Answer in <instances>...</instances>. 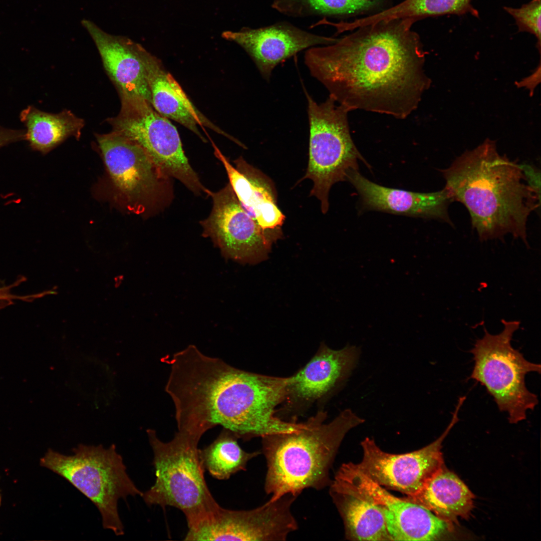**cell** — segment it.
Returning a JSON list of instances; mask_svg holds the SVG:
<instances>
[{
  "label": "cell",
  "mask_w": 541,
  "mask_h": 541,
  "mask_svg": "<svg viewBox=\"0 0 541 541\" xmlns=\"http://www.w3.org/2000/svg\"><path fill=\"white\" fill-rule=\"evenodd\" d=\"M412 18L358 28L333 44L308 49L305 64L334 100L404 119L417 109L431 80Z\"/></svg>",
  "instance_id": "obj_1"
},
{
  "label": "cell",
  "mask_w": 541,
  "mask_h": 541,
  "mask_svg": "<svg viewBox=\"0 0 541 541\" xmlns=\"http://www.w3.org/2000/svg\"><path fill=\"white\" fill-rule=\"evenodd\" d=\"M164 361L170 366L165 390L174 403L178 430L201 437L221 425L245 440L265 419L270 396L261 374L207 356L194 345Z\"/></svg>",
  "instance_id": "obj_2"
},
{
  "label": "cell",
  "mask_w": 541,
  "mask_h": 541,
  "mask_svg": "<svg viewBox=\"0 0 541 541\" xmlns=\"http://www.w3.org/2000/svg\"><path fill=\"white\" fill-rule=\"evenodd\" d=\"M445 187L467 209L480 241L509 234L528 247L526 225L540 197L527 185L518 164L501 155L495 142L485 140L440 170Z\"/></svg>",
  "instance_id": "obj_3"
},
{
  "label": "cell",
  "mask_w": 541,
  "mask_h": 541,
  "mask_svg": "<svg viewBox=\"0 0 541 541\" xmlns=\"http://www.w3.org/2000/svg\"><path fill=\"white\" fill-rule=\"evenodd\" d=\"M327 413L320 411L299 429L262 437L267 470L264 489L274 501L291 494L298 497L305 489L321 490L329 486L330 471L347 433L365 420L350 409L325 423Z\"/></svg>",
  "instance_id": "obj_4"
},
{
  "label": "cell",
  "mask_w": 541,
  "mask_h": 541,
  "mask_svg": "<svg viewBox=\"0 0 541 541\" xmlns=\"http://www.w3.org/2000/svg\"><path fill=\"white\" fill-rule=\"evenodd\" d=\"M147 432L153 452L156 479L142 497L148 505L180 509L190 527L219 506L204 478L198 448L201 437L178 430L171 440L164 442L154 430Z\"/></svg>",
  "instance_id": "obj_5"
},
{
  "label": "cell",
  "mask_w": 541,
  "mask_h": 541,
  "mask_svg": "<svg viewBox=\"0 0 541 541\" xmlns=\"http://www.w3.org/2000/svg\"><path fill=\"white\" fill-rule=\"evenodd\" d=\"M72 451L67 455L49 449L40 464L68 480L95 504L104 528L116 535L124 534L118 501L129 495L142 496L143 492L127 473L121 455L114 444L107 448L80 444Z\"/></svg>",
  "instance_id": "obj_6"
},
{
  "label": "cell",
  "mask_w": 541,
  "mask_h": 541,
  "mask_svg": "<svg viewBox=\"0 0 541 541\" xmlns=\"http://www.w3.org/2000/svg\"><path fill=\"white\" fill-rule=\"evenodd\" d=\"M502 331L495 335L484 328L470 353L474 366L469 379L480 383L493 397L500 411L507 414L510 423L526 418L528 410L538 404L537 395L526 386L525 378L530 372L540 373V365L527 360L511 342L519 328L518 321L501 320Z\"/></svg>",
  "instance_id": "obj_7"
},
{
  "label": "cell",
  "mask_w": 541,
  "mask_h": 541,
  "mask_svg": "<svg viewBox=\"0 0 541 541\" xmlns=\"http://www.w3.org/2000/svg\"><path fill=\"white\" fill-rule=\"evenodd\" d=\"M305 92L310 126L309 155L306 173L301 180L313 181L311 195L320 201L325 214L329 209L332 186L347 180L351 172L358 170V160L368 164L351 138L349 111L341 105H337L330 96L318 104L306 90Z\"/></svg>",
  "instance_id": "obj_8"
},
{
  "label": "cell",
  "mask_w": 541,
  "mask_h": 541,
  "mask_svg": "<svg viewBox=\"0 0 541 541\" xmlns=\"http://www.w3.org/2000/svg\"><path fill=\"white\" fill-rule=\"evenodd\" d=\"M118 114L106 120L112 131L140 146L166 176L177 179L195 195L207 193L183 150L176 127L139 97L120 96Z\"/></svg>",
  "instance_id": "obj_9"
},
{
  "label": "cell",
  "mask_w": 541,
  "mask_h": 541,
  "mask_svg": "<svg viewBox=\"0 0 541 541\" xmlns=\"http://www.w3.org/2000/svg\"><path fill=\"white\" fill-rule=\"evenodd\" d=\"M297 497L291 494L249 510L216 509L188 528L187 540H285L298 528L291 507Z\"/></svg>",
  "instance_id": "obj_10"
},
{
  "label": "cell",
  "mask_w": 541,
  "mask_h": 541,
  "mask_svg": "<svg viewBox=\"0 0 541 541\" xmlns=\"http://www.w3.org/2000/svg\"><path fill=\"white\" fill-rule=\"evenodd\" d=\"M333 480L379 508L391 540H439L452 531V524L422 506L391 494L363 473L356 464H342Z\"/></svg>",
  "instance_id": "obj_11"
},
{
  "label": "cell",
  "mask_w": 541,
  "mask_h": 541,
  "mask_svg": "<svg viewBox=\"0 0 541 541\" xmlns=\"http://www.w3.org/2000/svg\"><path fill=\"white\" fill-rule=\"evenodd\" d=\"M207 195L212 207L200 221L202 235L210 238L225 258L248 263L265 259L281 233L264 231L242 207L229 183L216 192L208 189Z\"/></svg>",
  "instance_id": "obj_12"
},
{
  "label": "cell",
  "mask_w": 541,
  "mask_h": 541,
  "mask_svg": "<svg viewBox=\"0 0 541 541\" xmlns=\"http://www.w3.org/2000/svg\"><path fill=\"white\" fill-rule=\"evenodd\" d=\"M96 138L112 180L132 209L141 212L162 202L169 178L140 146L114 131Z\"/></svg>",
  "instance_id": "obj_13"
},
{
  "label": "cell",
  "mask_w": 541,
  "mask_h": 541,
  "mask_svg": "<svg viewBox=\"0 0 541 541\" xmlns=\"http://www.w3.org/2000/svg\"><path fill=\"white\" fill-rule=\"evenodd\" d=\"M463 402L459 400L445 430L436 440L414 451L391 454L383 451L374 440L368 437L361 445L363 456L357 466L375 483L387 489L398 491L406 496L417 494L427 480L443 464L442 443L459 421Z\"/></svg>",
  "instance_id": "obj_14"
},
{
  "label": "cell",
  "mask_w": 541,
  "mask_h": 541,
  "mask_svg": "<svg viewBox=\"0 0 541 541\" xmlns=\"http://www.w3.org/2000/svg\"><path fill=\"white\" fill-rule=\"evenodd\" d=\"M360 355V350L355 346L334 350L321 345L303 368L289 377L283 402L286 409L304 410L328 397L349 377Z\"/></svg>",
  "instance_id": "obj_15"
},
{
  "label": "cell",
  "mask_w": 541,
  "mask_h": 541,
  "mask_svg": "<svg viewBox=\"0 0 541 541\" xmlns=\"http://www.w3.org/2000/svg\"><path fill=\"white\" fill-rule=\"evenodd\" d=\"M222 36L244 50L267 81L274 68L289 58L305 49L330 45L338 39L308 32L286 22L225 32Z\"/></svg>",
  "instance_id": "obj_16"
},
{
  "label": "cell",
  "mask_w": 541,
  "mask_h": 541,
  "mask_svg": "<svg viewBox=\"0 0 541 541\" xmlns=\"http://www.w3.org/2000/svg\"><path fill=\"white\" fill-rule=\"evenodd\" d=\"M81 23L93 40L119 96L139 97L151 103L144 64L146 50L127 37L106 33L90 20L84 19Z\"/></svg>",
  "instance_id": "obj_17"
},
{
  "label": "cell",
  "mask_w": 541,
  "mask_h": 541,
  "mask_svg": "<svg viewBox=\"0 0 541 541\" xmlns=\"http://www.w3.org/2000/svg\"><path fill=\"white\" fill-rule=\"evenodd\" d=\"M347 180L358 191L365 209L434 218L453 226L448 208L454 199L445 187L436 192L427 193L388 188L371 182L358 170L351 172Z\"/></svg>",
  "instance_id": "obj_18"
},
{
  "label": "cell",
  "mask_w": 541,
  "mask_h": 541,
  "mask_svg": "<svg viewBox=\"0 0 541 541\" xmlns=\"http://www.w3.org/2000/svg\"><path fill=\"white\" fill-rule=\"evenodd\" d=\"M214 154L224 166L242 207L264 231L282 233L285 216L278 206L271 180L241 156L234 161V167L216 147Z\"/></svg>",
  "instance_id": "obj_19"
},
{
  "label": "cell",
  "mask_w": 541,
  "mask_h": 541,
  "mask_svg": "<svg viewBox=\"0 0 541 541\" xmlns=\"http://www.w3.org/2000/svg\"><path fill=\"white\" fill-rule=\"evenodd\" d=\"M144 64L151 104L157 112L183 125L203 141L206 140L199 131L198 126L207 127L236 141L215 126L194 106L178 82L164 69L160 61L147 51Z\"/></svg>",
  "instance_id": "obj_20"
},
{
  "label": "cell",
  "mask_w": 541,
  "mask_h": 541,
  "mask_svg": "<svg viewBox=\"0 0 541 541\" xmlns=\"http://www.w3.org/2000/svg\"><path fill=\"white\" fill-rule=\"evenodd\" d=\"M403 498L453 524L459 517L469 516L474 496L463 482L443 464L417 494Z\"/></svg>",
  "instance_id": "obj_21"
},
{
  "label": "cell",
  "mask_w": 541,
  "mask_h": 541,
  "mask_svg": "<svg viewBox=\"0 0 541 541\" xmlns=\"http://www.w3.org/2000/svg\"><path fill=\"white\" fill-rule=\"evenodd\" d=\"M329 493L343 520L345 536L351 540H391L379 508L332 480Z\"/></svg>",
  "instance_id": "obj_22"
},
{
  "label": "cell",
  "mask_w": 541,
  "mask_h": 541,
  "mask_svg": "<svg viewBox=\"0 0 541 541\" xmlns=\"http://www.w3.org/2000/svg\"><path fill=\"white\" fill-rule=\"evenodd\" d=\"M20 118L26 128L25 140L30 148L43 154L70 137L79 138L85 125L84 120L69 110L54 114L41 111L33 105L23 109Z\"/></svg>",
  "instance_id": "obj_23"
},
{
  "label": "cell",
  "mask_w": 541,
  "mask_h": 541,
  "mask_svg": "<svg viewBox=\"0 0 541 541\" xmlns=\"http://www.w3.org/2000/svg\"><path fill=\"white\" fill-rule=\"evenodd\" d=\"M237 439L232 433L223 428L211 444L199 449L202 466L212 477L227 479L233 474L245 470L248 461L261 453L258 451H244Z\"/></svg>",
  "instance_id": "obj_24"
},
{
  "label": "cell",
  "mask_w": 541,
  "mask_h": 541,
  "mask_svg": "<svg viewBox=\"0 0 541 541\" xmlns=\"http://www.w3.org/2000/svg\"><path fill=\"white\" fill-rule=\"evenodd\" d=\"M468 13L478 17V12L471 5V0H405L367 19L369 23L374 24L397 19Z\"/></svg>",
  "instance_id": "obj_25"
},
{
  "label": "cell",
  "mask_w": 541,
  "mask_h": 541,
  "mask_svg": "<svg viewBox=\"0 0 541 541\" xmlns=\"http://www.w3.org/2000/svg\"><path fill=\"white\" fill-rule=\"evenodd\" d=\"M372 5L370 1L362 0H273L272 7L288 17L299 18L349 15Z\"/></svg>",
  "instance_id": "obj_26"
},
{
  "label": "cell",
  "mask_w": 541,
  "mask_h": 541,
  "mask_svg": "<svg viewBox=\"0 0 541 541\" xmlns=\"http://www.w3.org/2000/svg\"><path fill=\"white\" fill-rule=\"evenodd\" d=\"M540 0H532L520 8L504 7L515 19L518 32L531 33L537 39V47L540 52Z\"/></svg>",
  "instance_id": "obj_27"
},
{
  "label": "cell",
  "mask_w": 541,
  "mask_h": 541,
  "mask_svg": "<svg viewBox=\"0 0 541 541\" xmlns=\"http://www.w3.org/2000/svg\"><path fill=\"white\" fill-rule=\"evenodd\" d=\"M527 185L540 197V172L528 164H518Z\"/></svg>",
  "instance_id": "obj_28"
},
{
  "label": "cell",
  "mask_w": 541,
  "mask_h": 541,
  "mask_svg": "<svg viewBox=\"0 0 541 541\" xmlns=\"http://www.w3.org/2000/svg\"><path fill=\"white\" fill-rule=\"evenodd\" d=\"M26 130H15L0 125V148L11 143L25 140Z\"/></svg>",
  "instance_id": "obj_29"
},
{
  "label": "cell",
  "mask_w": 541,
  "mask_h": 541,
  "mask_svg": "<svg viewBox=\"0 0 541 541\" xmlns=\"http://www.w3.org/2000/svg\"><path fill=\"white\" fill-rule=\"evenodd\" d=\"M540 65L539 64L535 71L530 76L526 78L521 81L517 83L518 87H525L530 89L531 92L533 91L536 85L540 82Z\"/></svg>",
  "instance_id": "obj_30"
},
{
  "label": "cell",
  "mask_w": 541,
  "mask_h": 541,
  "mask_svg": "<svg viewBox=\"0 0 541 541\" xmlns=\"http://www.w3.org/2000/svg\"><path fill=\"white\" fill-rule=\"evenodd\" d=\"M11 305V302L8 300L0 299V310Z\"/></svg>",
  "instance_id": "obj_31"
},
{
  "label": "cell",
  "mask_w": 541,
  "mask_h": 541,
  "mask_svg": "<svg viewBox=\"0 0 541 541\" xmlns=\"http://www.w3.org/2000/svg\"><path fill=\"white\" fill-rule=\"evenodd\" d=\"M3 295V294L2 291L0 289V299L2 298Z\"/></svg>",
  "instance_id": "obj_32"
},
{
  "label": "cell",
  "mask_w": 541,
  "mask_h": 541,
  "mask_svg": "<svg viewBox=\"0 0 541 541\" xmlns=\"http://www.w3.org/2000/svg\"><path fill=\"white\" fill-rule=\"evenodd\" d=\"M362 1H370V0H362Z\"/></svg>",
  "instance_id": "obj_33"
},
{
  "label": "cell",
  "mask_w": 541,
  "mask_h": 541,
  "mask_svg": "<svg viewBox=\"0 0 541 541\" xmlns=\"http://www.w3.org/2000/svg\"><path fill=\"white\" fill-rule=\"evenodd\" d=\"M0 501H1V499H0Z\"/></svg>",
  "instance_id": "obj_34"
}]
</instances>
